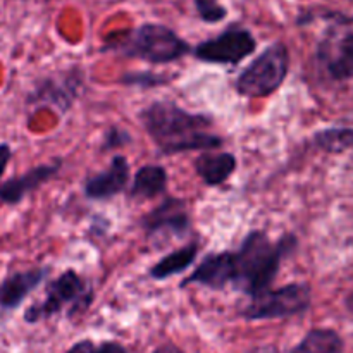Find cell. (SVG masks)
<instances>
[{
    "label": "cell",
    "mask_w": 353,
    "mask_h": 353,
    "mask_svg": "<svg viewBox=\"0 0 353 353\" xmlns=\"http://www.w3.org/2000/svg\"><path fill=\"white\" fill-rule=\"evenodd\" d=\"M131 185V168L123 154L110 159L109 165L103 171L95 172L83 183V195L92 202H107L116 199L121 193L128 192Z\"/></svg>",
    "instance_id": "cell-11"
},
{
    "label": "cell",
    "mask_w": 353,
    "mask_h": 353,
    "mask_svg": "<svg viewBox=\"0 0 353 353\" xmlns=\"http://www.w3.org/2000/svg\"><path fill=\"white\" fill-rule=\"evenodd\" d=\"M85 81V69L78 64L54 72V74L38 78L33 88L28 92L24 105L30 110L50 107V109L57 110L61 116H64L72 109L76 100L81 97Z\"/></svg>",
    "instance_id": "cell-8"
},
{
    "label": "cell",
    "mask_w": 353,
    "mask_h": 353,
    "mask_svg": "<svg viewBox=\"0 0 353 353\" xmlns=\"http://www.w3.org/2000/svg\"><path fill=\"white\" fill-rule=\"evenodd\" d=\"M321 19L330 21L326 37L317 45V61L333 81L353 79V16L341 10H323L316 14Z\"/></svg>",
    "instance_id": "cell-6"
},
{
    "label": "cell",
    "mask_w": 353,
    "mask_h": 353,
    "mask_svg": "<svg viewBox=\"0 0 353 353\" xmlns=\"http://www.w3.org/2000/svg\"><path fill=\"white\" fill-rule=\"evenodd\" d=\"M172 76L159 74L154 71H131L126 72L119 78V83L126 86H138V88H157V86H164L171 83Z\"/></svg>",
    "instance_id": "cell-20"
},
{
    "label": "cell",
    "mask_w": 353,
    "mask_h": 353,
    "mask_svg": "<svg viewBox=\"0 0 353 353\" xmlns=\"http://www.w3.org/2000/svg\"><path fill=\"white\" fill-rule=\"evenodd\" d=\"M93 353H128V350L117 341H102L100 345H97Z\"/></svg>",
    "instance_id": "cell-24"
},
{
    "label": "cell",
    "mask_w": 353,
    "mask_h": 353,
    "mask_svg": "<svg viewBox=\"0 0 353 353\" xmlns=\"http://www.w3.org/2000/svg\"><path fill=\"white\" fill-rule=\"evenodd\" d=\"M131 143H133V137H131L130 131L117 126V124H114V126H109V130L103 133L102 143H100V150L110 152V150H116V148H124Z\"/></svg>",
    "instance_id": "cell-22"
},
{
    "label": "cell",
    "mask_w": 353,
    "mask_h": 353,
    "mask_svg": "<svg viewBox=\"0 0 353 353\" xmlns=\"http://www.w3.org/2000/svg\"><path fill=\"white\" fill-rule=\"evenodd\" d=\"M152 353H185V352H183V348H179L178 345L174 343H162L159 345V347Z\"/></svg>",
    "instance_id": "cell-26"
},
{
    "label": "cell",
    "mask_w": 353,
    "mask_h": 353,
    "mask_svg": "<svg viewBox=\"0 0 353 353\" xmlns=\"http://www.w3.org/2000/svg\"><path fill=\"white\" fill-rule=\"evenodd\" d=\"M169 186L168 169L161 164H145L134 172L128 196L131 200H152L165 195Z\"/></svg>",
    "instance_id": "cell-16"
},
{
    "label": "cell",
    "mask_w": 353,
    "mask_h": 353,
    "mask_svg": "<svg viewBox=\"0 0 353 353\" xmlns=\"http://www.w3.org/2000/svg\"><path fill=\"white\" fill-rule=\"evenodd\" d=\"M193 169L203 185L214 188V186H221L230 181L231 176L238 169V159L231 152L207 150L195 159Z\"/></svg>",
    "instance_id": "cell-15"
},
{
    "label": "cell",
    "mask_w": 353,
    "mask_h": 353,
    "mask_svg": "<svg viewBox=\"0 0 353 353\" xmlns=\"http://www.w3.org/2000/svg\"><path fill=\"white\" fill-rule=\"evenodd\" d=\"M233 250L212 252L202 259V262L193 269L192 274L183 279L179 288L185 290L192 285H200L203 288L221 292L233 285Z\"/></svg>",
    "instance_id": "cell-13"
},
{
    "label": "cell",
    "mask_w": 353,
    "mask_h": 353,
    "mask_svg": "<svg viewBox=\"0 0 353 353\" xmlns=\"http://www.w3.org/2000/svg\"><path fill=\"white\" fill-rule=\"evenodd\" d=\"M199 241H190V243L183 245V247L176 248V250L169 252L164 257L159 259V261L148 269V276H150L154 281H165V279L174 278V276L188 271V269L195 264L196 257H199Z\"/></svg>",
    "instance_id": "cell-17"
},
{
    "label": "cell",
    "mask_w": 353,
    "mask_h": 353,
    "mask_svg": "<svg viewBox=\"0 0 353 353\" xmlns=\"http://www.w3.org/2000/svg\"><path fill=\"white\" fill-rule=\"evenodd\" d=\"M345 340L331 327H312L290 353H343Z\"/></svg>",
    "instance_id": "cell-18"
},
{
    "label": "cell",
    "mask_w": 353,
    "mask_h": 353,
    "mask_svg": "<svg viewBox=\"0 0 353 353\" xmlns=\"http://www.w3.org/2000/svg\"><path fill=\"white\" fill-rule=\"evenodd\" d=\"M200 21L205 24H219L230 16V10L223 0H192Z\"/></svg>",
    "instance_id": "cell-21"
},
{
    "label": "cell",
    "mask_w": 353,
    "mask_h": 353,
    "mask_svg": "<svg viewBox=\"0 0 353 353\" xmlns=\"http://www.w3.org/2000/svg\"><path fill=\"white\" fill-rule=\"evenodd\" d=\"M14 150L9 141H0V183H2L3 174H6L9 162L12 161Z\"/></svg>",
    "instance_id": "cell-23"
},
{
    "label": "cell",
    "mask_w": 353,
    "mask_h": 353,
    "mask_svg": "<svg viewBox=\"0 0 353 353\" xmlns=\"http://www.w3.org/2000/svg\"><path fill=\"white\" fill-rule=\"evenodd\" d=\"M100 50L162 65L192 55L193 47L165 24L143 23L131 30H116L105 34Z\"/></svg>",
    "instance_id": "cell-3"
},
{
    "label": "cell",
    "mask_w": 353,
    "mask_h": 353,
    "mask_svg": "<svg viewBox=\"0 0 353 353\" xmlns=\"http://www.w3.org/2000/svg\"><path fill=\"white\" fill-rule=\"evenodd\" d=\"M62 165H64L62 159H55L47 164L34 165L23 174L6 179V181L0 183V202L10 207L19 205L28 195H31L43 185H47L48 181L57 178Z\"/></svg>",
    "instance_id": "cell-12"
},
{
    "label": "cell",
    "mask_w": 353,
    "mask_h": 353,
    "mask_svg": "<svg viewBox=\"0 0 353 353\" xmlns=\"http://www.w3.org/2000/svg\"><path fill=\"white\" fill-rule=\"evenodd\" d=\"M48 272H50L48 265H38V268L10 272L9 276H6L0 281V310L14 312L19 309L26 302L28 296L43 285Z\"/></svg>",
    "instance_id": "cell-14"
},
{
    "label": "cell",
    "mask_w": 353,
    "mask_h": 353,
    "mask_svg": "<svg viewBox=\"0 0 353 353\" xmlns=\"http://www.w3.org/2000/svg\"><path fill=\"white\" fill-rule=\"evenodd\" d=\"M257 50V38L248 28L233 23L216 37L193 47L192 55L200 62L216 65H240Z\"/></svg>",
    "instance_id": "cell-9"
},
{
    "label": "cell",
    "mask_w": 353,
    "mask_h": 353,
    "mask_svg": "<svg viewBox=\"0 0 353 353\" xmlns=\"http://www.w3.org/2000/svg\"><path fill=\"white\" fill-rule=\"evenodd\" d=\"M312 307V288L307 283H288L279 288H269L240 310L241 319L276 321L302 316Z\"/></svg>",
    "instance_id": "cell-7"
},
{
    "label": "cell",
    "mask_w": 353,
    "mask_h": 353,
    "mask_svg": "<svg viewBox=\"0 0 353 353\" xmlns=\"http://www.w3.org/2000/svg\"><path fill=\"white\" fill-rule=\"evenodd\" d=\"M292 55L285 41H272L234 79V90L245 99L274 95L290 72Z\"/></svg>",
    "instance_id": "cell-5"
},
{
    "label": "cell",
    "mask_w": 353,
    "mask_h": 353,
    "mask_svg": "<svg viewBox=\"0 0 353 353\" xmlns=\"http://www.w3.org/2000/svg\"><path fill=\"white\" fill-rule=\"evenodd\" d=\"M299 245V236L293 233H285L272 241L265 231H250L240 248L233 250L234 279L231 288L248 299L268 292L278 278L283 261L292 257Z\"/></svg>",
    "instance_id": "cell-2"
},
{
    "label": "cell",
    "mask_w": 353,
    "mask_h": 353,
    "mask_svg": "<svg viewBox=\"0 0 353 353\" xmlns=\"http://www.w3.org/2000/svg\"><path fill=\"white\" fill-rule=\"evenodd\" d=\"M345 309L350 314H353V293H348V295L345 296Z\"/></svg>",
    "instance_id": "cell-28"
},
{
    "label": "cell",
    "mask_w": 353,
    "mask_h": 353,
    "mask_svg": "<svg viewBox=\"0 0 353 353\" xmlns=\"http://www.w3.org/2000/svg\"><path fill=\"white\" fill-rule=\"evenodd\" d=\"M93 300L95 290L92 283L74 269H65L57 278L47 283L45 295L40 302L26 307L23 321L26 324H38L59 316L61 312H65L69 319H76L88 312Z\"/></svg>",
    "instance_id": "cell-4"
},
{
    "label": "cell",
    "mask_w": 353,
    "mask_h": 353,
    "mask_svg": "<svg viewBox=\"0 0 353 353\" xmlns=\"http://www.w3.org/2000/svg\"><path fill=\"white\" fill-rule=\"evenodd\" d=\"M312 145L317 150L327 154H343L353 150V128L333 126L316 131L312 134Z\"/></svg>",
    "instance_id": "cell-19"
},
{
    "label": "cell",
    "mask_w": 353,
    "mask_h": 353,
    "mask_svg": "<svg viewBox=\"0 0 353 353\" xmlns=\"http://www.w3.org/2000/svg\"><path fill=\"white\" fill-rule=\"evenodd\" d=\"M138 119L161 155L217 150L224 145V138L212 131V117L171 100H154L138 112Z\"/></svg>",
    "instance_id": "cell-1"
},
{
    "label": "cell",
    "mask_w": 353,
    "mask_h": 353,
    "mask_svg": "<svg viewBox=\"0 0 353 353\" xmlns=\"http://www.w3.org/2000/svg\"><path fill=\"white\" fill-rule=\"evenodd\" d=\"M93 352H95V343L86 338V340L76 341V343L72 345V347L65 353H93Z\"/></svg>",
    "instance_id": "cell-25"
},
{
    "label": "cell",
    "mask_w": 353,
    "mask_h": 353,
    "mask_svg": "<svg viewBox=\"0 0 353 353\" xmlns=\"http://www.w3.org/2000/svg\"><path fill=\"white\" fill-rule=\"evenodd\" d=\"M247 353H278V348H276L274 345H261V347L252 348V350Z\"/></svg>",
    "instance_id": "cell-27"
},
{
    "label": "cell",
    "mask_w": 353,
    "mask_h": 353,
    "mask_svg": "<svg viewBox=\"0 0 353 353\" xmlns=\"http://www.w3.org/2000/svg\"><path fill=\"white\" fill-rule=\"evenodd\" d=\"M138 226L143 230L147 240L152 241H159L161 238H164V241L172 238L181 240L190 236L193 221L188 202L178 196H165L157 207L141 217Z\"/></svg>",
    "instance_id": "cell-10"
}]
</instances>
